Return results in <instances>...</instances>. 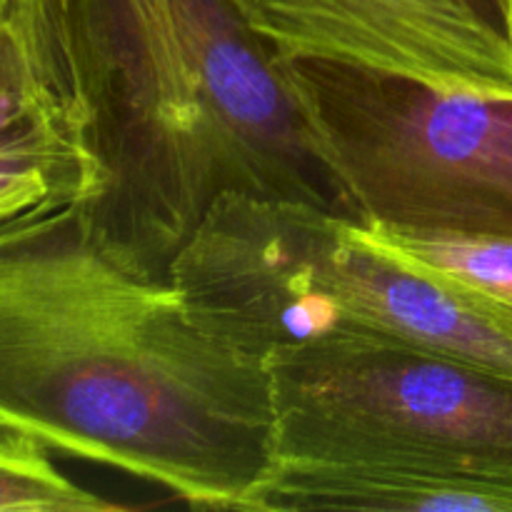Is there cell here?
<instances>
[{"label": "cell", "instance_id": "1", "mask_svg": "<svg viewBox=\"0 0 512 512\" xmlns=\"http://www.w3.org/2000/svg\"><path fill=\"white\" fill-rule=\"evenodd\" d=\"M0 428L195 510L253 512L273 465L265 360L110 253L80 203L0 225Z\"/></svg>", "mask_w": 512, "mask_h": 512}, {"label": "cell", "instance_id": "2", "mask_svg": "<svg viewBox=\"0 0 512 512\" xmlns=\"http://www.w3.org/2000/svg\"><path fill=\"white\" fill-rule=\"evenodd\" d=\"M63 108L98 168L80 203L130 268L170 265L225 195L350 215L283 58L235 0H50Z\"/></svg>", "mask_w": 512, "mask_h": 512}, {"label": "cell", "instance_id": "3", "mask_svg": "<svg viewBox=\"0 0 512 512\" xmlns=\"http://www.w3.org/2000/svg\"><path fill=\"white\" fill-rule=\"evenodd\" d=\"M195 315L235 348L410 345L512 375V308L410 258L360 220L225 195L170 265Z\"/></svg>", "mask_w": 512, "mask_h": 512}, {"label": "cell", "instance_id": "4", "mask_svg": "<svg viewBox=\"0 0 512 512\" xmlns=\"http://www.w3.org/2000/svg\"><path fill=\"white\" fill-rule=\"evenodd\" d=\"M353 218L405 235L512 240V93L283 58Z\"/></svg>", "mask_w": 512, "mask_h": 512}, {"label": "cell", "instance_id": "5", "mask_svg": "<svg viewBox=\"0 0 512 512\" xmlns=\"http://www.w3.org/2000/svg\"><path fill=\"white\" fill-rule=\"evenodd\" d=\"M273 460L512 478V375L425 348L325 340L265 355Z\"/></svg>", "mask_w": 512, "mask_h": 512}, {"label": "cell", "instance_id": "6", "mask_svg": "<svg viewBox=\"0 0 512 512\" xmlns=\"http://www.w3.org/2000/svg\"><path fill=\"white\" fill-rule=\"evenodd\" d=\"M280 58H313L443 90L512 93V43L463 0H235Z\"/></svg>", "mask_w": 512, "mask_h": 512}, {"label": "cell", "instance_id": "7", "mask_svg": "<svg viewBox=\"0 0 512 512\" xmlns=\"http://www.w3.org/2000/svg\"><path fill=\"white\" fill-rule=\"evenodd\" d=\"M512 512V478L383 463L273 460L253 512Z\"/></svg>", "mask_w": 512, "mask_h": 512}, {"label": "cell", "instance_id": "8", "mask_svg": "<svg viewBox=\"0 0 512 512\" xmlns=\"http://www.w3.org/2000/svg\"><path fill=\"white\" fill-rule=\"evenodd\" d=\"M98 168L65 113H35L0 128V225L20 215L85 203Z\"/></svg>", "mask_w": 512, "mask_h": 512}, {"label": "cell", "instance_id": "9", "mask_svg": "<svg viewBox=\"0 0 512 512\" xmlns=\"http://www.w3.org/2000/svg\"><path fill=\"white\" fill-rule=\"evenodd\" d=\"M35 113H65L50 0H0V128Z\"/></svg>", "mask_w": 512, "mask_h": 512}, {"label": "cell", "instance_id": "10", "mask_svg": "<svg viewBox=\"0 0 512 512\" xmlns=\"http://www.w3.org/2000/svg\"><path fill=\"white\" fill-rule=\"evenodd\" d=\"M120 503L100 498L65 478L48 448L5 430L0 440V512H113Z\"/></svg>", "mask_w": 512, "mask_h": 512}, {"label": "cell", "instance_id": "11", "mask_svg": "<svg viewBox=\"0 0 512 512\" xmlns=\"http://www.w3.org/2000/svg\"><path fill=\"white\" fill-rule=\"evenodd\" d=\"M373 230V228H370ZM385 240L430 265L450 280L478 290L485 298L512 308V240L463 238V235H405L375 230Z\"/></svg>", "mask_w": 512, "mask_h": 512}, {"label": "cell", "instance_id": "12", "mask_svg": "<svg viewBox=\"0 0 512 512\" xmlns=\"http://www.w3.org/2000/svg\"><path fill=\"white\" fill-rule=\"evenodd\" d=\"M485 25L512 43V0H463Z\"/></svg>", "mask_w": 512, "mask_h": 512}, {"label": "cell", "instance_id": "13", "mask_svg": "<svg viewBox=\"0 0 512 512\" xmlns=\"http://www.w3.org/2000/svg\"><path fill=\"white\" fill-rule=\"evenodd\" d=\"M3 435H5V428H0V440H3Z\"/></svg>", "mask_w": 512, "mask_h": 512}]
</instances>
